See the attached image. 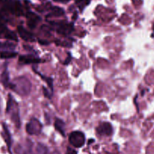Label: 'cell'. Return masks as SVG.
<instances>
[{
	"label": "cell",
	"instance_id": "1",
	"mask_svg": "<svg viewBox=\"0 0 154 154\" xmlns=\"http://www.w3.org/2000/svg\"><path fill=\"white\" fill-rule=\"evenodd\" d=\"M9 87L16 93L20 94L21 96H24L29 93L31 84L26 78L20 77V78H16L13 83L10 84Z\"/></svg>",
	"mask_w": 154,
	"mask_h": 154
},
{
	"label": "cell",
	"instance_id": "2",
	"mask_svg": "<svg viewBox=\"0 0 154 154\" xmlns=\"http://www.w3.org/2000/svg\"><path fill=\"white\" fill-rule=\"evenodd\" d=\"M3 3V9L11 12L17 16L23 14V9L19 0H2Z\"/></svg>",
	"mask_w": 154,
	"mask_h": 154
},
{
	"label": "cell",
	"instance_id": "3",
	"mask_svg": "<svg viewBox=\"0 0 154 154\" xmlns=\"http://www.w3.org/2000/svg\"><path fill=\"white\" fill-rule=\"evenodd\" d=\"M69 140L72 146L80 148L84 145L85 142V135L80 131H75L69 135Z\"/></svg>",
	"mask_w": 154,
	"mask_h": 154
},
{
	"label": "cell",
	"instance_id": "4",
	"mask_svg": "<svg viewBox=\"0 0 154 154\" xmlns=\"http://www.w3.org/2000/svg\"><path fill=\"white\" fill-rule=\"evenodd\" d=\"M42 126L37 119H32L26 125V132L29 135H37L41 132Z\"/></svg>",
	"mask_w": 154,
	"mask_h": 154
},
{
	"label": "cell",
	"instance_id": "5",
	"mask_svg": "<svg viewBox=\"0 0 154 154\" xmlns=\"http://www.w3.org/2000/svg\"><path fill=\"white\" fill-rule=\"evenodd\" d=\"M96 132L98 135L102 136H110L113 133L112 126L109 123H102L96 128Z\"/></svg>",
	"mask_w": 154,
	"mask_h": 154
},
{
	"label": "cell",
	"instance_id": "6",
	"mask_svg": "<svg viewBox=\"0 0 154 154\" xmlns=\"http://www.w3.org/2000/svg\"><path fill=\"white\" fill-rule=\"evenodd\" d=\"M54 25H57V32L60 34L69 35L74 30V26L72 23H54Z\"/></svg>",
	"mask_w": 154,
	"mask_h": 154
},
{
	"label": "cell",
	"instance_id": "7",
	"mask_svg": "<svg viewBox=\"0 0 154 154\" xmlns=\"http://www.w3.org/2000/svg\"><path fill=\"white\" fill-rule=\"evenodd\" d=\"M26 18L28 19V26L29 27L30 29H34L35 27L36 26L38 23L41 20V17L39 16H38L37 14H35V13L33 12H27L26 14Z\"/></svg>",
	"mask_w": 154,
	"mask_h": 154
},
{
	"label": "cell",
	"instance_id": "8",
	"mask_svg": "<svg viewBox=\"0 0 154 154\" xmlns=\"http://www.w3.org/2000/svg\"><path fill=\"white\" fill-rule=\"evenodd\" d=\"M17 31L21 38L23 39L26 42H33L35 40L34 36L32 35V34L31 32H29L27 31L22 26H18Z\"/></svg>",
	"mask_w": 154,
	"mask_h": 154
},
{
	"label": "cell",
	"instance_id": "9",
	"mask_svg": "<svg viewBox=\"0 0 154 154\" xmlns=\"http://www.w3.org/2000/svg\"><path fill=\"white\" fill-rule=\"evenodd\" d=\"M19 61L24 64H29V63H40L41 60L32 55H23L19 57Z\"/></svg>",
	"mask_w": 154,
	"mask_h": 154
},
{
	"label": "cell",
	"instance_id": "10",
	"mask_svg": "<svg viewBox=\"0 0 154 154\" xmlns=\"http://www.w3.org/2000/svg\"><path fill=\"white\" fill-rule=\"evenodd\" d=\"M3 130H4V134H3V136H4L5 140V142L7 143L8 147V150L11 152V137L10 132H9L7 126H6L5 123H3L2 124Z\"/></svg>",
	"mask_w": 154,
	"mask_h": 154
},
{
	"label": "cell",
	"instance_id": "11",
	"mask_svg": "<svg viewBox=\"0 0 154 154\" xmlns=\"http://www.w3.org/2000/svg\"><path fill=\"white\" fill-rule=\"evenodd\" d=\"M54 126L55 129L61 134L63 136H65V128H66V124L64 122L60 119H57L55 120V123H54Z\"/></svg>",
	"mask_w": 154,
	"mask_h": 154
},
{
	"label": "cell",
	"instance_id": "12",
	"mask_svg": "<svg viewBox=\"0 0 154 154\" xmlns=\"http://www.w3.org/2000/svg\"><path fill=\"white\" fill-rule=\"evenodd\" d=\"M65 14L64 10L61 8H59L55 6V7L51 8V13L49 14L47 17H51V16H56V17H60L62 16Z\"/></svg>",
	"mask_w": 154,
	"mask_h": 154
},
{
	"label": "cell",
	"instance_id": "13",
	"mask_svg": "<svg viewBox=\"0 0 154 154\" xmlns=\"http://www.w3.org/2000/svg\"><path fill=\"white\" fill-rule=\"evenodd\" d=\"M2 82L4 87H8L9 85H10V83H9V73L7 69H5L3 72V73L2 74Z\"/></svg>",
	"mask_w": 154,
	"mask_h": 154
},
{
	"label": "cell",
	"instance_id": "14",
	"mask_svg": "<svg viewBox=\"0 0 154 154\" xmlns=\"http://www.w3.org/2000/svg\"><path fill=\"white\" fill-rule=\"evenodd\" d=\"M17 54V53L11 51H2L0 53V57L2 59H10L16 57Z\"/></svg>",
	"mask_w": 154,
	"mask_h": 154
},
{
	"label": "cell",
	"instance_id": "15",
	"mask_svg": "<svg viewBox=\"0 0 154 154\" xmlns=\"http://www.w3.org/2000/svg\"><path fill=\"white\" fill-rule=\"evenodd\" d=\"M15 48V45L12 43H9V42H4L2 43L0 42V49L3 50H14Z\"/></svg>",
	"mask_w": 154,
	"mask_h": 154
},
{
	"label": "cell",
	"instance_id": "16",
	"mask_svg": "<svg viewBox=\"0 0 154 154\" xmlns=\"http://www.w3.org/2000/svg\"><path fill=\"white\" fill-rule=\"evenodd\" d=\"M5 38L8 39V40L14 41V42H17L18 41L17 37V35L15 34L14 32H11V31H8L5 34Z\"/></svg>",
	"mask_w": 154,
	"mask_h": 154
},
{
	"label": "cell",
	"instance_id": "17",
	"mask_svg": "<svg viewBox=\"0 0 154 154\" xmlns=\"http://www.w3.org/2000/svg\"><path fill=\"white\" fill-rule=\"evenodd\" d=\"M39 75L41 76V78H42L43 80H45V81L47 82V84H48V85L49 86L50 89H51V92L54 91V86H53V79L51 78H48V77H45L44 75H41V74H39Z\"/></svg>",
	"mask_w": 154,
	"mask_h": 154
},
{
	"label": "cell",
	"instance_id": "18",
	"mask_svg": "<svg viewBox=\"0 0 154 154\" xmlns=\"http://www.w3.org/2000/svg\"><path fill=\"white\" fill-rule=\"evenodd\" d=\"M75 1H76L77 4H78V6L81 8V10H82L83 8L89 5L91 0H75Z\"/></svg>",
	"mask_w": 154,
	"mask_h": 154
},
{
	"label": "cell",
	"instance_id": "19",
	"mask_svg": "<svg viewBox=\"0 0 154 154\" xmlns=\"http://www.w3.org/2000/svg\"><path fill=\"white\" fill-rule=\"evenodd\" d=\"M8 31L7 29V27L2 23H0V35L2 34H5Z\"/></svg>",
	"mask_w": 154,
	"mask_h": 154
},
{
	"label": "cell",
	"instance_id": "20",
	"mask_svg": "<svg viewBox=\"0 0 154 154\" xmlns=\"http://www.w3.org/2000/svg\"><path fill=\"white\" fill-rule=\"evenodd\" d=\"M43 92H44V94H45V97L48 98V99H51V95H50V93H49V92H48V90H47V89L45 88V87H43Z\"/></svg>",
	"mask_w": 154,
	"mask_h": 154
},
{
	"label": "cell",
	"instance_id": "21",
	"mask_svg": "<svg viewBox=\"0 0 154 154\" xmlns=\"http://www.w3.org/2000/svg\"><path fill=\"white\" fill-rule=\"evenodd\" d=\"M66 154H77L76 150H73V149L70 148V147H68L67 151H66Z\"/></svg>",
	"mask_w": 154,
	"mask_h": 154
},
{
	"label": "cell",
	"instance_id": "22",
	"mask_svg": "<svg viewBox=\"0 0 154 154\" xmlns=\"http://www.w3.org/2000/svg\"><path fill=\"white\" fill-rule=\"evenodd\" d=\"M69 54V57H68L67 60H66V61H65V63H64L65 65H68L69 63H70L71 60H72V57H71L70 54Z\"/></svg>",
	"mask_w": 154,
	"mask_h": 154
},
{
	"label": "cell",
	"instance_id": "23",
	"mask_svg": "<svg viewBox=\"0 0 154 154\" xmlns=\"http://www.w3.org/2000/svg\"><path fill=\"white\" fill-rule=\"evenodd\" d=\"M38 42L39 44H41V45H48V44H49V42H47V41H45V40H41V39H38Z\"/></svg>",
	"mask_w": 154,
	"mask_h": 154
},
{
	"label": "cell",
	"instance_id": "24",
	"mask_svg": "<svg viewBox=\"0 0 154 154\" xmlns=\"http://www.w3.org/2000/svg\"><path fill=\"white\" fill-rule=\"evenodd\" d=\"M56 2H61V3H67L69 2L70 0H54Z\"/></svg>",
	"mask_w": 154,
	"mask_h": 154
},
{
	"label": "cell",
	"instance_id": "25",
	"mask_svg": "<svg viewBox=\"0 0 154 154\" xmlns=\"http://www.w3.org/2000/svg\"><path fill=\"white\" fill-rule=\"evenodd\" d=\"M153 29H154V24H153Z\"/></svg>",
	"mask_w": 154,
	"mask_h": 154
}]
</instances>
